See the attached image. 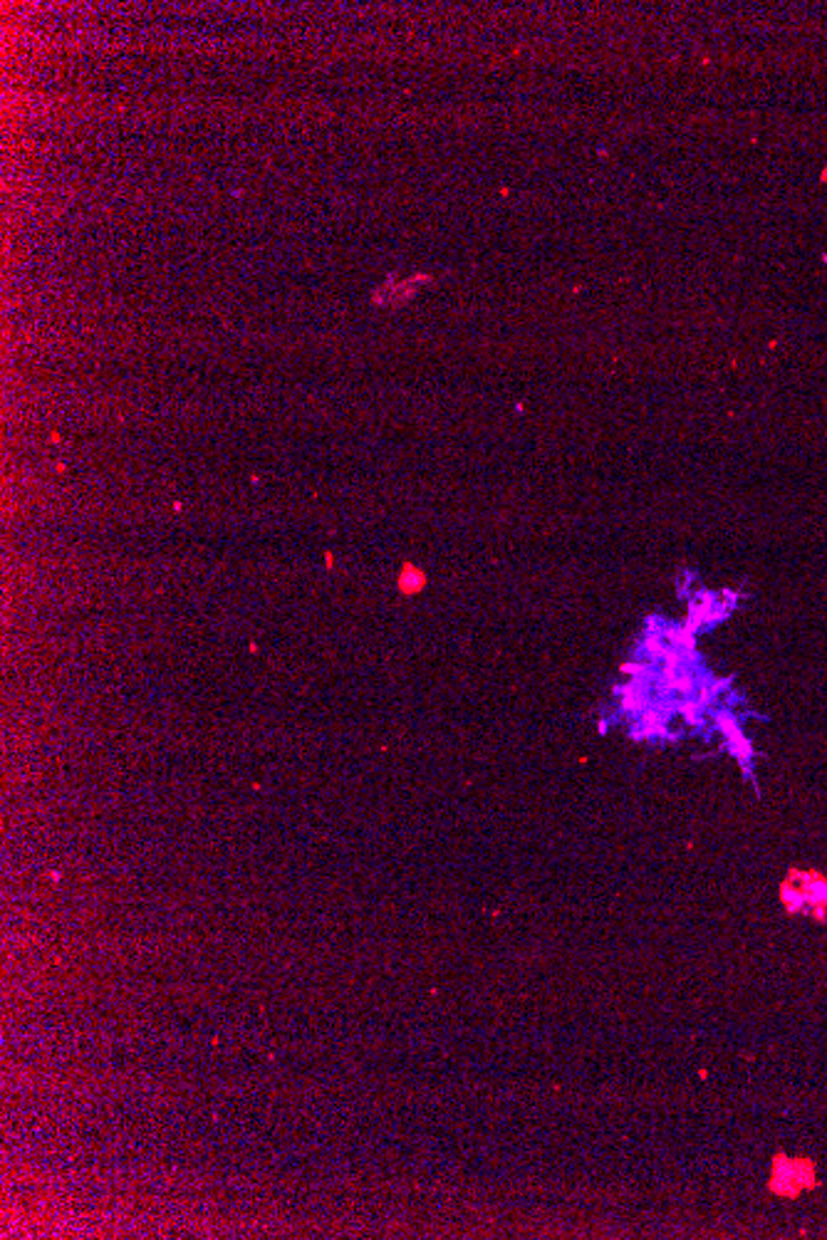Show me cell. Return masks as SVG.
Returning a JSON list of instances; mask_svg holds the SVG:
<instances>
[{
    "mask_svg": "<svg viewBox=\"0 0 827 1240\" xmlns=\"http://www.w3.org/2000/svg\"><path fill=\"white\" fill-rule=\"evenodd\" d=\"M780 896H783V904H785V909L790 911V914H798V911L808 909V901H805L803 889L795 887L793 879H790V882H785L783 887H780Z\"/></svg>",
    "mask_w": 827,
    "mask_h": 1240,
    "instance_id": "cell-5",
    "label": "cell"
},
{
    "mask_svg": "<svg viewBox=\"0 0 827 1240\" xmlns=\"http://www.w3.org/2000/svg\"><path fill=\"white\" fill-rule=\"evenodd\" d=\"M795 874H798V879L803 882V894L805 901H808V909L813 911L818 919H823L827 909V879L818 877V874Z\"/></svg>",
    "mask_w": 827,
    "mask_h": 1240,
    "instance_id": "cell-2",
    "label": "cell"
},
{
    "mask_svg": "<svg viewBox=\"0 0 827 1240\" xmlns=\"http://www.w3.org/2000/svg\"><path fill=\"white\" fill-rule=\"evenodd\" d=\"M815 1186V1166L813 1161L808 1159H785L783 1154L776 1156L773 1161V1179H771V1191L778 1193V1196H788L795 1198L800 1191L805 1189H813Z\"/></svg>",
    "mask_w": 827,
    "mask_h": 1240,
    "instance_id": "cell-1",
    "label": "cell"
},
{
    "mask_svg": "<svg viewBox=\"0 0 827 1240\" xmlns=\"http://www.w3.org/2000/svg\"><path fill=\"white\" fill-rule=\"evenodd\" d=\"M716 726H719L721 733H724V736L728 738V745H731V753L736 755L738 760H748V758H751V743L746 741V736H743V733H741V728H738L736 718H733L731 713H726V711L716 713Z\"/></svg>",
    "mask_w": 827,
    "mask_h": 1240,
    "instance_id": "cell-3",
    "label": "cell"
},
{
    "mask_svg": "<svg viewBox=\"0 0 827 1240\" xmlns=\"http://www.w3.org/2000/svg\"><path fill=\"white\" fill-rule=\"evenodd\" d=\"M397 587H399V592L407 597L419 595V592L426 587V575L419 570V567L412 565V562H407V565L402 567V575H399Z\"/></svg>",
    "mask_w": 827,
    "mask_h": 1240,
    "instance_id": "cell-4",
    "label": "cell"
}]
</instances>
